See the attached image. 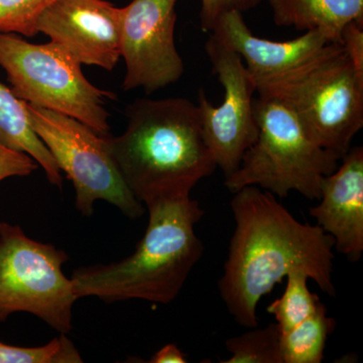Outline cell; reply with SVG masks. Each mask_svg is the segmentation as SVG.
<instances>
[{
    "instance_id": "1",
    "label": "cell",
    "mask_w": 363,
    "mask_h": 363,
    "mask_svg": "<svg viewBox=\"0 0 363 363\" xmlns=\"http://www.w3.org/2000/svg\"><path fill=\"white\" fill-rule=\"evenodd\" d=\"M230 202L235 229L229 243L219 292L241 326L259 327L257 305L293 271H302L335 297L334 240L318 225L301 223L276 196L248 186Z\"/></svg>"
},
{
    "instance_id": "2",
    "label": "cell",
    "mask_w": 363,
    "mask_h": 363,
    "mask_svg": "<svg viewBox=\"0 0 363 363\" xmlns=\"http://www.w3.org/2000/svg\"><path fill=\"white\" fill-rule=\"evenodd\" d=\"M128 117L123 135L104 136V142L140 203L190 196L217 169L199 106L187 98L138 99L128 107Z\"/></svg>"
},
{
    "instance_id": "3",
    "label": "cell",
    "mask_w": 363,
    "mask_h": 363,
    "mask_svg": "<svg viewBox=\"0 0 363 363\" xmlns=\"http://www.w3.org/2000/svg\"><path fill=\"white\" fill-rule=\"evenodd\" d=\"M145 206L149 223L135 252L121 262L74 271L76 297H96L107 304L143 300L167 305L176 300L204 252L195 233L204 211L191 196Z\"/></svg>"
},
{
    "instance_id": "4",
    "label": "cell",
    "mask_w": 363,
    "mask_h": 363,
    "mask_svg": "<svg viewBox=\"0 0 363 363\" xmlns=\"http://www.w3.org/2000/svg\"><path fill=\"white\" fill-rule=\"evenodd\" d=\"M260 97L279 100L310 135L342 159L363 126V76L341 44L329 43L291 70L257 81Z\"/></svg>"
},
{
    "instance_id": "5",
    "label": "cell",
    "mask_w": 363,
    "mask_h": 363,
    "mask_svg": "<svg viewBox=\"0 0 363 363\" xmlns=\"http://www.w3.org/2000/svg\"><path fill=\"white\" fill-rule=\"evenodd\" d=\"M255 116L259 135L240 167L225 177L227 190L235 193L255 186L281 199L296 191L319 200L325 177L338 168L341 157L320 145L279 100L259 96Z\"/></svg>"
},
{
    "instance_id": "6",
    "label": "cell",
    "mask_w": 363,
    "mask_h": 363,
    "mask_svg": "<svg viewBox=\"0 0 363 363\" xmlns=\"http://www.w3.org/2000/svg\"><path fill=\"white\" fill-rule=\"evenodd\" d=\"M81 65L58 44H32L16 33H0V66L16 96L77 119L99 135H111L104 99L116 95L89 82Z\"/></svg>"
},
{
    "instance_id": "7",
    "label": "cell",
    "mask_w": 363,
    "mask_h": 363,
    "mask_svg": "<svg viewBox=\"0 0 363 363\" xmlns=\"http://www.w3.org/2000/svg\"><path fill=\"white\" fill-rule=\"evenodd\" d=\"M64 250L28 238L21 226L0 222V324L30 313L60 334L72 330L78 298L62 267Z\"/></svg>"
},
{
    "instance_id": "8",
    "label": "cell",
    "mask_w": 363,
    "mask_h": 363,
    "mask_svg": "<svg viewBox=\"0 0 363 363\" xmlns=\"http://www.w3.org/2000/svg\"><path fill=\"white\" fill-rule=\"evenodd\" d=\"M33 130L65 172L75 189V206L91 216L97 200L118 208L128 218L145 213L130 192L105 145L104 136L77 119L26 102Z\"/></svg>"
},
{
    "instance_id": "9",
    "label": "cell",
    "mask_w": 363,
    "mask_h": 363,
    "mask_svg": "<svg viewBox=\"0 0 363 363\" xmlns=\"http://www.w3.org/2000/svg\"><path fill=\"white\" fill-rule=\"evenodd\" d=\"M205 50L223 87L224 97L219 106H213L204 91L200 90L198 106L201 112L203 135L217 168L228 177L240 167L259 135L253 100L257 84L240 55L212 35Z\"/></svg>"
},
{
    "instance_id": "10",
    "label": "cell",
    "mask_w": 363,
    "mask_h": 363,
    "mask_svg": "<svg viewBox=\"0 0 363 363\" xmlns=\"http://www.w3.org/2000/svg\"><path fill=\"white\" fill-rule=\"evenodd\" d=\"M178 0H133L121 7V52L126 66L123 89L147 94L174 84L183 76L175 43Z\"/></svg>"
},
{
    "instance_id": "11",
    "label": "cell",
    "mask_w": 363,
    "mask_h": 363,
    "mask_svg": "<svg viewBox=\"0 0 363 363\" xmlns=\"http://www.w3.org/2000/svg\"><path fill=\"white\" fill-rule=\"evenodd\" d=\"M35 28L81 64L111 71L121 58V9L105 0H56Z\"/></svg>"
},
{
    "instance_id": "12",
    "label": "cell",
    "mask_w": 363,
    "mask_h": 363,
    "mask_svg": "<svg viewBox=\"0 0 363 363\" xmlns=\"http://www.w3.org/2000/svg\"><path fill=\"white\" fill-rule=\"evenodd\" d=\"M341 166L325 177L320 203L310 209L316 225L332 236L334 248L350 262L363 252V149L351 147Z\"/></svg>"
},
{
    "instance_id": "13",
    "label": "cell",
    "mask_w": 363,
    "mask_h": 363,
    "mask_svg": "<svg viewBox=\"0 0 363 363\" xmlns=\"http://www.w3.org/2000/svg\"><path fill=\"white\" fill-rule=\"evenodd\" d=\"M212 37L240 55L255 82L274 77L308 61L332 43L322 30H308L286 42L260 39L253 35L242 13L231 11L222 14L211 30Z\"/></svg>"
},
{
    "instance_id": "14",
    "label": "cell",
    "mask_w": 363,
    "mask_h": 363,
    "mask_svg": "<svg viewBox=\"0 0 363 363\" xmlns=\"http://www.w3.org/2000/svg\"><path fill=\"white\" fill-rule=\"evenodd\" d=\"M278 26L322 30L341 44V33L353 21H363V0H267Z\"/></svg>"
},
{
    "instance_id": "15",
    "label": "cell",
    "mask_w": 363,
    "mask_h": 363,
    "mask_svg": "<svg viewBox=\"0 0 363 363\" xmlns=\"http://www.w3.org/2000/svg\"><path fill=\"white\" fill-rule=\"evenodd\" d=\"M0 143L32 157L44 169L50 183L62 188V171L45 143L33 130L26 102L2 83H0Z\"/></svg>"
},
{
    "instance_id": "16",
    "label": "cell",
    "mask_w": 363,
    "mask_h": 363,
    "mask_svg": "<svg viewBox=\"0 0 363 363\" xmlns=\"http://www.w3.org/2000/svg\"><path fill=\"white\" fill-rule=\"evenodd\" d=\"M336 328L334 318L329 317L323 303L309 318L281 334L283 363H321L329 336Z\"/></svg>"
},
{
    "instance_id": "17",
    "label": "cell",
    "mask_w": 363,
    "mask_h": 363,
    "mask_svg": "<svg viewBox=\"0 0 363 363\" xmlns=\"http://www.w3.org/2000/svg\"><path fill=\"white\" fill-rule=\"evenodd\" d=\"M286 278V286L283 296L274 300L267 309L276 318L281 334L311 316L321 305L319 297L308 288L307 274L293 271Z\"/></svg>"
},
{
    "instance_id": "18",
    "label": "cell",
    "mask_w": 363,
    "mask_h": 363,
    "mask_svg": "<svg viewBox=\"0 0 363 363\" xmlns=\"http://www.w3.org/2000/svg\"><path fill=\"white\" fill-rule=\"evenodd\" d=\"M281 336L278 324L264 328H252L241 335L227 339V350L231 357L222 363H283Z\"/></svg>"
},
{
    "instance_id": "19",
    "label": "cell",
    "mask_w": 363,
    "mask_h": 363,
    "mask_svg": "<svg viewBox=\"0 0 363 363\" xmlns=\"http://www.w3.org/2000/svg\"><path fill=\"white\" fill-rule=\"evenodd\" d=\"M81 362L82 357L66 334L40 347H16L0 342V363Z\"/></svg>"
},
{
    "instance_id": "20",
    "label": "cell",
    "mask_w": 363,
    "mask_h": 363,
    "mask_svg": "<svg viewBox=\"0 0 363 363\" xmlns=\"http://www.w3.org/2000/svg\"><path fill=\"white\" fill-rule=\"evenodd\" d=\"M56 0H0V33L37 35L40 14Z\"/></svg>"
},
{
    "instance_id": "21",
    "label": "cell",
    "mask_w": 363,
    "mask_h": 363,
    "mask_svg": "<svg viewBox=\"0 0 363 363\" xmlns=\"http://www.w3.org/2000/svg\"><path fill=\"white\" fill-rule=\"evenodd\" d=\"M262 0H202L201 28L205 32H211L212 28L222 14L231 11L240 13L250 11Z\"/></svg>"
},
{
    "instance_id": "22",
    "label": "cell",
    "mask_w": 363,
    "mask_h": 363,
    "mask_svg": "<svg viewBox=\"0 0 363 363\" xmlns=\"http://www.w3.org/2000/svg\"><path fill=\"white\" fill-rule=\"evenodd\" d=\"M38 168L39 164L32 157L0 143V182L11 177L30 175Z\"/></svg>"
},
{
    "instance_id": "23",
    "label": "cell",
    "mask_w": 363,
    "mask_h": 363,
    "mask_svg": "<svg viewBox=\"0 0 363 363\" xmlns=\"http://www.w3.org/2000/svg\"><path fill=\"white\" fill-rule=\"evenodd\" d=\"M341 45L354 68L363 76V21H353L345 26L341 33Z\"/></svg>"
},
{
    "instance_id": "24",
    "label": "cell",
    "mask_w": 363,
    "mask_h": 363,
    "mask_svg": "<svg viewBox=\"0 0 363 363\" xmlns=\"http://www.w3.org/2000/svg\"><path fill=\"white\" fill-rule=\"evenodd\" d=\"M150 363H186V355L175 344H168L157 351L150 360Z\"/></svg>"
}]
</instances>
